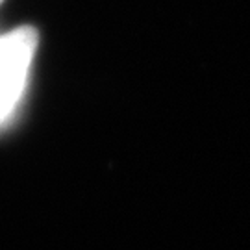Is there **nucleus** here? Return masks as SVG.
Returning a JSON list of instances; mask_svg holds the SVG:
<instances>
[{
  "instance_id": "f257e3e1",
  "label": "nucleus",
  "mask_w": 250,
  "mask_h": 250,
  "mask_svg": "<svg viewBox=\"0 0 250 250\" xmlns=\"http://www.w3.org/2000/svg\"><path fill=\"white\" fill-rule=\"evenodd\" d=\"M39 36L32 26L0 34V125L15 113L26 91Z\"/></svg>"
},
{
  "instance_id": "f03ea898",
  "label": "nucleus",
  "mask_w": 250,
  "mask_h": 250,
  "mask_svg": "<svg viewBox=\"0 0 250 250\" xmlns=\"http://www.w3.org/2000/svg\"><path fill=\"white\" fill-rule=\"evenodd\" d=\"M2 2H4V0H0V4H2Z\"/></svg>"
}]
</instances>
